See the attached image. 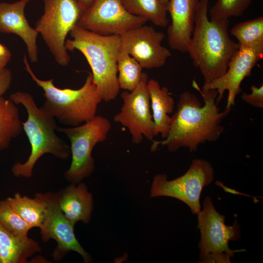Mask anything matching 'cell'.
<instances>
[{"label":"cell","mask_w":263,"mask_h":263,"mask_svg":"<svg viewBox=\"0 0 263 263\" xmlns=\"http://www.w3.org/2000/svg\"><path fill=\"white\" fill-rule=\"evenodd\" d=\"M192 86L200 93L204 105L193 94L189 91L182 93L176 112L171 117L168 136L163 140H153L151 151L161 145L167 147L170 152L182 148L194 152L200 144L215 142L223 133L222 123L231 108L225 107L224 111H220L216 90L201 89L195 80L192 81Z\"/></svg>","instance_id":"1"},{"label":"cell","mask_w":263,"mask_h":263,"mask_svg":"<svg viewBox=\"0 0 263 263\" xmlns=\"http://www.w3.org/2000/svg\"><path fill=\"white\" fill-rule=\"evenodd\" d=\"M209 0H199L195 17L194 30L187 51L194 65L207 84L223 75L229 61L240 48L228 33V19H209Z\"/></svg>","instance_id":"2"},{"label":"cell","mask_w":263,"mask_h":263,"mask_svg":"<svg viewBox=\"0 0 263 263\" xmlns=\"http://www.w3.org/2000/svg\"><path fill=\"white\" fill-rule=\"evenodd\" d=\"M67 39V51L78 50L86 58L93 80L102 101L113 100L120 90L117 79V60L121 50L118 35H102L75 25Z\"/></svg>","instance_id":"3"},{"label":"cell","mask_w":263,"mask_h":263,"mask_svg":"<svg viewBox=\"0 0 263 263\" xmlns=\"http://www.w3.org/2000/svg\"><path fill=\"white\" fill-rule=\"evenodd\" d=\"M10 99L16 105L21 104L26 110L27 119L22 124L31 148L24 163H17L13 166V175L17 177H31L37 162L46 153L62 160L67 159L71 154L70 148L56 134V119L42 106L38 107L33 96L27 92H16L10 95Z\"/></svg>","instance_id":"4"},{"label":"cell","mask_w":263,"mask_h":263,"mask_svg":"<svg viewBox=\"0 0 263 263\" xmlns=\"http://www.w3.org/2000/svg\"><path fill=\"white\" fill-rule=\"evenodd\" d=\"M24 69L32 80L44 92L45 102L42 106L51 115L65 126L75 127L96 115L99 104L102 101L89 72L83 86L78 89L56 87L54 79H39L33 72L26 54L23 58Z\"/></svg>","instance_id":"5"},{"label":"cell","mask_w":263,"mask_h":263,"mask_svg":"<svg viewBox=\"0 0 263 263\" xmlns=\"http://www.w3.org/2000/svg\"><path fill=\"white\" fill-rule=\"evenodd\" d=\"M44 11L35 29L42 37L56 62L69 65L70 57L65 47L66 38L77 24L83 10L76 0H43Z\"/></svg>","instance_id":"6"},{"label":"cell","mask_w":263,"mask_h":263,"mask_svg":"<svg viewBox=\"0 0 263 263\" xmlns=\"http://www.w3.org/2000/svg\"><path fill=\"white\" fill-rule=\"evenodd\" d=\"M111 127L109 120L101 115L77 126L57 127L56 131L64 133L71 144L72 161L64 174L67 181L77 184L92 174L95 169L93 149L97 144L107 139Z\"/></svg>","instance_id":"7"},{"label":"cell","mask_w":263,"mask_h":263,"mask_svg":"<svg viewBox=\"0 0 263 263\" xmlns=\"http://www.w3.org/2000/svg\"><path fill=\"white\" fill-rule=\"evenodd\" d=\"M198 215V228L201 232L198 247L201 263H229L236 252L229 247L230 241H236L241 237L240 228L236 219L232 225H225V217L215 208L211 198H205L203 210Z\"/></svg>","instance_id":"8"},{"label":"cell","mask_w":263,"mask_h":263,"mask_svg":"<svg viewBox=\"0 0 263 263\" xmlns=\"http://www.w3.org/2000/svg\"><path fill=\"white\" fill-rule=\"evenodd\" d=\"M214 170L207 160H193L189 168L182 176L171 180L165 174L153 177L150 196H166L179 200L185 203L193 214L201 210L200 196L203 188L211 184L214 179Z\"/></svg>","instance_id":"9"},{"label":"cell","mask_w":263,"mask_h":263,"mask_svg":"<svg viewBox=\"0 0 263 263\" xmlns=\"http://www.w3.org/2000/svg\"><path fill=\"white\" fill-rule=\"evenodd\" d=\"M149 75L143 72L138 85L132 91L123 92V105L113 120L126 127L135 144H140L143 137L153 141L154 124L150 109V96L148 88Z\"/></svg>","instance_id":"10"},{"label":"cell","mask_w":263,"mask_h":263,"mask_svg":"<svg viewBox=\"0 0 263 263\" xmlns=\"http://www.w3.org/2000/svg\"><path fill=\"white\" fill-rule=\"evenodd\" d=\"M147 21L130 13L121 0H94L76 25L102 35L120 36Z\"/></svg>","instance_id":"11"},{"label":"cell","mask_w":263,"mask_h":263,"mask_svg":"<svg viewBox=\"0 0 263 263\" xmlns=\"http://www.w3.org/2000/svg\"><path fill=\"white\" fill-rule=\"evenodd\" d=\"M121 48L133 57L143 68H158L171 56L162 45L165 35L146 25L133 28L120 36Z\"/></svg>","instance_id":"12"},{"label":"cell","mask_w":263,"mask_h":263,"mask_svg":"<svg viewBox=\"0 0 263 263\" xmlns=\"http://www.w3.org/2000/svg\"><path fill=\"white\" fill-rule=\"evenodd\" d=\"M263 56V46H240L230 59L225 73L211 83L204 84L202 89L217 91V101H221L225 91L228 92L226 108L234 106L236 96L242 91L243 80L250 75L253 68Z\"/></svg>","instance_id":"13"},{"label":"cell","mask_w":263,"mask_h":263,"mask_svg":"<svg viewBox=\"0 0 263 263\" xmlns=\"http://www.w3.org/2000/svg\"><path fill=\"white\" fill-rule=\"evenodd\" d=\"M40 230L44 242L51 239L56 241L57 246L52 254L56 261H59L68 252L73 251L80 254L85 263L92 262L91 256L82 247L75 235L74 226L61 210L56 193L49 192L47 216Z\"/></svg>","instance_id":"14"},{"label":"cell","mask_w":263,"mask_h":263,"mask_svg":"<svg viewBox=\"0 0 263 263\" xmlns=\"http://www.w3.org/2000/svg\"><path fill=\"white\" fill-rule=\"evenodd\" d=\"M31 0H19L13 3L0 2V33L13 34L25 44L31 62L38 60V32L29 24L25 16L26 5Z\"/></svg>","instance_id":"15"},{"label":"cell","mask_w":263,"mask_h":263,"mask_svg":"<svg viewBox=\"0 0 263 263\" xmlns=\"http://www.w3.org/2000/svg\"><path fill=\"white\" fill-rule=\"evenodd\" d=\"M199 0H169L167 11L171 23L167 30L169 46L186 53L194 30L196 10Z\"/></svg>","instance_id":"16"},{"label":"cell","mask_w":263,"mask_h":263,"mask_svg":"<svg viewBox=\"0 0 263 263\" xmlns=\"http://www.w3.org/2000/svg\"><path fill=\"white\" fill-rule=\"evenodd\" d=\"M56 196L61 210L74 226L79 221L85 224L89 223L94 200L84 183H71L56 193Z\"/></svg>","instance_id":"17"},{"label":"cell","mask_w":263,"mask_h":263,"mask_svg":"<svg viewBox=\"0 0 263 263\" xmlns=\"http://www.w3.org/2000/svg\"><path fill=\"white\" fill-rule=\"evenodd\" d=\"M148 88L150 96V106L154 124V136L161 134L165 139L168 135L171 113L174 109V100L166 87H161L159 83L154 79H149Z\"/></svg>","instance_id":"18"},{"label":"cell","mask_w":263,"mask_h":263,"mask_svg":"<svg viewBox=\"0 0 263 263\" xmlns=\"http://www.w3.org/2000/svg\"><path fill=\"white\" fill-rule=\"evenodd\" d=\"M41 251L37 242L15 236L0 225V263H25L27 259Z\"/></svg>","instance_id":"19"},{"label":"cell","mask_w":263,"mask_h":263,"mask_svg":"<svg viewBox=\"0 0 263 263\" xmlns=\"http://www.w3.org/2000/svg\"><path fill=\"white\" fill-rule=\"evenodd\" d=\"M49 192L38 193L34 198L15 194L7 198L11 207L32 228H40L47 216Z\"/></svg>","instance_id":"20"},{"label":"cell","mask_w":263,"mask_h":263,"mask_svg":"<svg viewBox=\"0 0 263 263\" xmlns=\"http://www.w3.org/2000/svg\"><path fill=\"white\" fill-rule=\"evenodd\" d=\"M22 131L16 104L10 99L0 97V151L8 149L11 141Z\"/></svg>","instance_id":"21"},{"label":"cell","mask_w":263,"mask_h":263,"mask_svg":"<svg viewBox=\"0 0 263 263\" xmlns=\"http://www.w3.org/2000/svg\"><path fill=\"white\" fill-rule=\"evenodd\" d=\"M131 14L145 19L154 25L166 27L169 23L167 5L162 0H121Z\"/></svg>","instance_id":"22"},{"label":"cell","mask_w":263,"mask_h":263,"mask_svg":"<svg viewBox=\"0 0 263 263\" xmlns=\"http://www.w3.org/2000/svg\"><path fill=\"white\" fill-rule=\"evenodd\" d=\"M117 67L120 89L132 91L140 81L143 68L133 57L122 48L118 56Z\"/></svg>","instance_id":"23"},{"label":"cell","mask_w":263,"mask_h":263,"mask_svg":"<svg viewBox=\"0 0 263 263\" xmlns=\"http://www.w3.org/2000/svg\"><path fill=\"white\" fill-rule=\"evenodd\" d=\"M230 34L237 39L240 46H263V17L236 24Z\"/></svg>","instance_id":"24"},{"label":"cell","mask_w":263,"mask_h":263,"mask_svg":"<svg viewBox=\"0 0 263 263\" xmlns=\"http://www.w3.org/2000/svg\"><path fill=\"white\" fill-rule=\"evenodd\" d=\"M0 225L7 232L18 237L27 238L32 228L11 207L7 199L0 201Z\"/></svg>","instance_id":"25"},{"label":"cell","mask_w":263,"mask_h":263,"mask_svg":"<svg viewBox=\"0 0 263 263\" xmlns=\"http://www.w3.org/2000/svg\"><path fill=\"white\" fill-rule=\"evenodd\" d=\"M253 0H217L211 7V19H228L231 17H238L249 6Z\"/></svg>","instance_id":"26"},{"label":"cell","mask_w":263,"mask_h":263,"mask_svg":"<svg viewBox=\"0 0 263 263\" xmlns=\"http://www.w3.org/2000/svg\"><path fill=\"white\" fill-rule=\"evenodd\" d=\"M251 93L247 94L243 93L241 99L247 104L255 108H263V85L257 87L252 85L251 87Z\"/></svg>","instance_id":"27"},{"label":"cell","mask_w":263,"mask_h":263,"mask_svg":"<svg viewBox=\"0 0 263 263\" xmlns=\"http://www.w3.org/2000/svg\"><path fill=\"white\" fill-rule=\"evenodd\" d=\"M12 76L11 71L7 68L0 69V97L9 89Z\"/></svg>","instance_id":"28"},{"label":"cell","mask_w":263,"mask_h":263,"mask_svg":"<svg viewBox=\"0 0 263 263\" xmlns=\"http://www.w3.org/2000/svg\"><path fill=\"white\" fill-rule=\"evenodd\" d=\"M11 56L12 54L9 49L0 43V69L6 67Z\"/></svg>","instance_id":"29"},{"label":"cell","mask_w":263,"mask_h":263,"mask_svg":"<svg viewBox=\"0 0 263 263\" xmlns=\"http://www.w3.org/2000/svg\"><path fill=\"white\" fill-rule=\"evenodd\" d=\"M83 11L87 10L92 4L94 0H76Z\"/></svg>","instance_id":"30"},{"label":"cell","mask_w":263,"mask_h":263,"mask_svg":"<svg viewBox=\"0 0 263 263\" xmlns=\"http://www.w3.org/2000/svg\"><path fill=\"white\" fill-rule=\"evenodd\" d=\"M162 0L165 4L167 5L169 0Z\"/></svg>","instance_id":"31"}]
</instances>
